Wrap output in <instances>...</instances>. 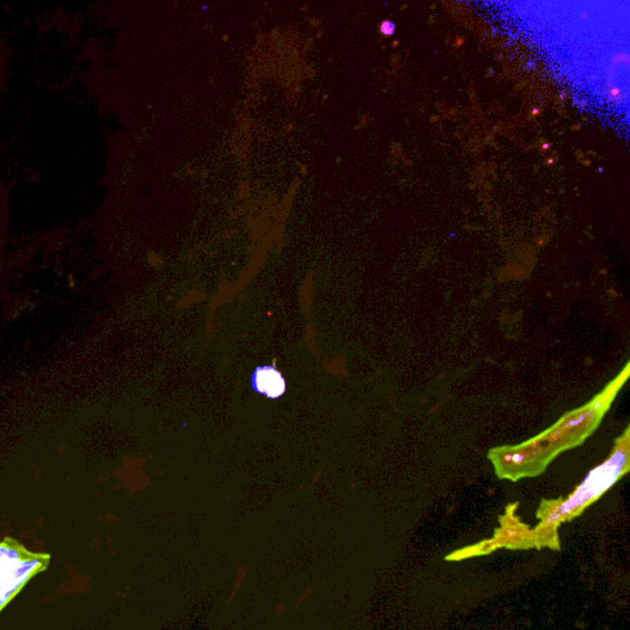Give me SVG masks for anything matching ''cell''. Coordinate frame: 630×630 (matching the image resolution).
Wrapping results in <instances>:
<instances>
[{"instance_id": "cell-2", "label": "cell", "mask_w": 630, "mask_h": 630, "mask_svg": "<svg viewBox=\"0 0 630 630\" xmlns=\"http://www.w3.org/2000/svg\"><path fill=\"white\" fill-rule=\"evenodd\" d=\"M629 469L630 426H627L614 440L612 453L602 463L592 469L571 494L554 500H541L537 510L539 524L533 533H539L541 537L553 535L557 538V528L560 524L580 516L586 508L612 489Z\"/></svg>"}, {"instance_id": "cell-1", "label": "cell", "mask_w": 630, "mask_h": 630, "mask_svg": "<svg viewBox=\"0 0 630 630\" xmlns=\"http://www.w3.org/2000/svg\"><path fill=\"white\" fill-rule=\"evenodd\" d=\"M630 362L591 400L564 414L539 435L519 445L491 448L488 458L499 479L519 481L543 474L559 454L581 446L603 421L629 378Z\"/></svg>"}, {"instance_id": "cell-3", "label": "cell", "mask_w": 630, "mask_h": 630, "mask_svg": "<svg viewBox=\"0 0 630 630\" xmlns=\"http://www.w3.org/2000/svg\"><path fill=\"white\" fill-rule=\"evenodd\" d=\"M50 558L47 553L30 550L12 537L0 541V612L28 581L47 570Z\"/></svg>"}, {"instance_id": "cell-4", "label": "cell", "mask_w": 630, "mask_h": 630, "mask_svg": "<svg viewBox=\"0 0 630 630\" xmlns=\"http://www.w3.org/2000/svg\"><path fill=\"white\" fill-rule=\"evenodd\" d=\"M251 385L255 391L268 396L270 399H277L286 391V380L277 369L271 366L257 367L251 377Z\"/></svg>"}]
</instances>
